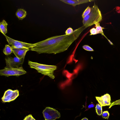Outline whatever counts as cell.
<instances>
[{
	"mask_svg": "<svg viewBox=\"0 0 120 120\" xmlns=\"http://www.w3.org/2000/svg\"><path fill=\"white\" fill-rule=\"evenodd\" d=\"M23 120H36L31 114H29L26 116Z\"/></svg>",
	"mask_w": 120,
	"mask_h": 120,
	"instance_id": "23",
	"label": "cell"
},
{
	"mask_svg": "<svg viewBox=\"0 0 120 120\" xmlns=\"http://www.w3.org/2000/svg\"><path fill=\"white\" fill-rule=\"evenodd\" d=\"M43 113L45 120H55L60 116V113L57 110L49 107H46Z\"/></svg>",
	"mask_w": 120,
	"mask_h": 120,
	"instance_id": "6",
	"label": "cell"
},
{
	"mask_svg": "<svg viewBox=\"0 0 120 120\" xmlns=\"http://www.w3.org/2000/svg\"><path fill=\"white\" fill-rule=\"evenodd\" d=\"M90 34L89 35H94L98 34L96 28H93L91 29L90 30Z\"/></svg>",
	"mask_w": 120,
	"mask_h": 120,
	"instance_id": "19",
	"label": "cell"
},
{
	"mask_svg": "<svg viewBox=\"0 0 120 120\" xmlns=\"http://www.w3.org/2000/svg\"><path fill=\"white\" fill-rule=\"evenodd\" d=\"M81 120H88L86 118H84L82 119Z\"/></svg>",
	"mask_w": 120,
	"mask_h": 120,
	"instance_id": "25",
	"label": "cell"
},
{
	"mask_svg": "<svg viewBox=\"0 0 120 120\" xmlns=\"http://www.w3.org/2000/svg\"><path fill=\"white\" fill-rule=\"evenodd\" d=\"M73 31L71 27H69L66 30L65 33L66 35H69L72 33Z\"/></svg>",
	"mask_w": 120,
	"mask_h": 120,
	"instance_id": "22",
	"label": "cell"
},
{
	"mask_svg": "<svg viewBox=\"0 0 120 120\" xmlns=\"http://www.w3.org/2000/svg\"><path fill=\"white\" fill-rule=\"evenodd\" d=\"M102 19L101 11L95 3L91 8L90 13L83 18V26L86 28L99 22Z\"/></svg>",
	"mask_w": 120,
	"mask_h": 120,
	"instance_id": "2",
	"label": "cell"
},
{
	"mask_svg": "<svg viewBox=\"0 0 120 120\" xmlns=\"http://www.w3.org/2000/svg\"><path fill=\"white\" fill-rule=\"evenodd\" d=\"M96 112L98 115H101L102 113V106L100 104H98L95 107Z\"/></svg>",
	"mask_w": 120,
	"mask_h": 120,
	"instance_id": "16",
	"label": "cell"
},
{
	"mask_svg": "<svg viewBox=\"0 0 120 120\" xmlns=\"http://www.w3.org/2000/svg\"><path fill=\"white\" fill-rule=\"evenodd\" d=\"M82 48L84 49L87 51H94L93 49L88 45H84L82 46Z\"/></svg>",
	"mask_w": 120,
	"mask_h": 120,
	"instance_id": "20",
	"label": "cell"
},
{
	"mask_svg": "<svg viewBox=\"0 0 120 120\" xmlns=\"http://www.w3.org/2000/svg\"><path fill=\"white\" fill-rule=\"evenodd\" d=\"M19 96L18 90H12L9 89L5 91L1 99L4 102H9L15 100Z\"/></svg>",
	"mask_w": 120,
	"mask_h": 120,
	"instance_id": "8",
	"label": "cell"
},
{
	"mask_svg": "<svg viewBox=\"0 0 120 120\" xmlns=\"http://www.w3.org/2000/svg\"><path fill=\"white\" fill-rule=\"evenodd\" d=\"M24 58L20 59L16 57H8L5 58L6 66L4 68H17L22 67Z\"/></svg>",
	"mask_w": 120,
	"mask_h": 120,
	"instance_id": "5",
	"label": "cell"
},
{
	"mask_svg": "<svg viewBox=\"0 0 120 120\" xmlns=\"http://www.w3.org/2000/svg\"><path fill=\"white\" fill-rule=\"evenodd\" d=\"M120 105V99L116 100V101L111 103L109 108H110L112 106L116 105Z\"/></svg>",
	"mask_w": 120,
	"mask_h": 120,
	"instance_id": "21",
	"label": "cell"
},
{
	"mask_svg": "<svg viewBox=\"0 0 120 120\" xmlns=\"http://www.w3.org/2000/svg\"><path fill=\"white\" fill-rule=\"evenodd\" d=\"M8 23L4 19H3L0 23V31L4 35L7 32Z\"/></svg>",
	"mask_w": 120,
	"mask_h": 120,
	"instance_id": "13",
	"label": "cell"
},
{
	"mask_svg": "<svg viewBox=\"0 0 120 120\" xmlns=\"http://www.w3.org/2000/svg\"><path fill=\"white\" fill-rule=\"evenodd\" d=\"M102 117L104 119H108L109 117V114L108 111H104L102 113Z\"/></svg>",
	"mask_w": 120,
	"mask_h": 120,
	"instance_id": "18",
	"label": "cell"
},
{
	"mask_svg": "<svg viewBox=\"0 0 120 120\" xmlns=\"http://www.w3.org/2000/svg\"><path fill=\"white\" fill-rule=\"evenodd\" d=\"M11 47L12 52L16 57L20 59L25 58L26 52L30 49L24 47L18 48L12 46Z\"/></svg>",
	"mask_w": 120,
	"mask_h": 120,
	"instance_id": "9",
	"label": "cell"
},
{
	"mask_svg": "<svg viewBox=\"0 0 120 120\" xmlns=\"http://www.w3.org/2000/svg\"><path fill=\"white\" fill-rule=\"evenodd\" d=\"M11 47L8 45H6L3 50L4 53L6 55L11 54L12 52Z\"/></svg>",
	"mask_w": 120,
	"mask_h": 120,
	"instance_id": "15",
	"label": "cell"
},
{
	"mask_svg": "<svg viewBox=\"0 0 120 120\" xmlns=\"http://www.w3.org/2000/svg\"><path fill=\"white\" fill-rule=\"evenodd\" d=\"M85 29L82 26L75 30L70 34L56 36L49 38L36 43V45L31 48L30 50L39 54H56L63 52L68 49Z\"/></svg>",
	"mask_w": 120,
	"mask_h": 120,
	"instance_id": "1",
	"label": "cell"
},
{
	"mask_svg": "<svg viewBox=\"0 0 120 120\" xmlns=\"http://www.w3.org/2000/svg\"><path fill=\"white\" fill-rule=\"evenodd\" d=\"M15 14L19 20H22L25 18L27 15L26 11L24 9L19 8L18 9Z\"/></svg>",
	"mask_w": 120,
	"mask_h": 120,
	"instance_id": "12",
	"label": "cell"
},
{
	"mask_svg": "<svg viewBox=\"0 0 120 120\" xmlns=\"http://www.w3.org/2000/svg\"><path fill=\"white\" fill-rule=\"evenodd\" d=\"M100 23L99 22L97 23H96L95 24V27L96 28V29L97 30V32L98 33V34L100 33L102 35L104 36L105 38H107V40H108V41H109V42H110V44L111 45H113L112 43V42H111L105 36L103 32V29H105L103 27H101V26H100Z\"/></svg>",
	"mask_w": 120,
	"mask_h": 120,
	"instance_id": "14",
	"label": "cell"
},
{
	"mask_svg": "<svg viewBox=\"0 0 120 120\" xmlns=\"http://www.w3.org/2000/svg\"><path fill=\"white\" fill-rule=\"evenodd\" d=\"M26 73L22 67L17 68H4L0 70V75L7 77L19 76L25 74Z\"/></svg>",
	"mask_w": 120,
	"mask_h": 120,
	"instance_id": "4",
	"label": "cell"
},
{
	"mask_svg": "<svg viewBox=\"0 0 120 120\" xmlns=\"http://www.w3.org/2000/svg\"><path fill=\"white\" fill-rule=\"evenodd\" d=\"M28 64L30 68L35 69L38 72L52 79L55 78L54 72L57 69L56 66L40 64L30 60L28 61Z\"/></svg>",
	"mask_w": 120,
	"mask_h": 120,
	"instance_id": "3",
	"label": "cell"
},
{
	"mask_svg": "<svg viewBox=\"0 0 120 120\" xmlns=\"http://www.w3.org/2000/svg\"><path fill=\"white\" fill-rule=\"evenodd\" d=\"M60 1L74 7L78 5L90 2L93 0H60Z\"/></svg>",
	"mask_w": 120,
	"mask_h": 120,
	"instance_id": "11",
	"label": "cell"
},
{
	"mask_svg": "<svg viewBox=\"0 0 120 120\" xmlns=\"http://www.w3.org/2000/svg\"><path fill=\"white\" fill-rule=\"evenodd\" d=\"M94 104L93 103L91 102V103L88 106L87 109H90L94 107Z\"/></svg>",
	"mask_w": 120,
	"mask_h": 120,
	"instance_id": "24",
	"label": "cell"
},
{
	"mask_svg": "<svg viewBox=\"0 0 120 120\" xmlns=\"http://www.w3.org/2000/svg\"><path fill=\"white\" fill-rule=\"evenodd\" d=\"M95 98L102 107L110 105H111V97L109 94H106L101 97H95Z\"/></svg>",
	"mask_w": 120,
	"mask_h": 120,
	"instance_id": "10",
	"label": "cell"
},
{
	"mask_svg": "<svg viewBox=\"0 0 120 120\" xmlns=\"http://www.w3.org/2000/svg\"><path fill=\"white\" fill-rule=\"evenodd\" d=\"M4 35L8 44L16 47H24L29 48H31L36 45V43L30 44L16 40L6 35Z\"/></svg>",
	"mask_w": 120,
	"mask_h": 120,
	"instance_id": "7",
	"label": "cell"
},
{
	"mask_svg": "<svg viewBox=\"0 0 120 120\" xmlns=\"http://www.w3.org/2000/svg\"><path fill=\"white\" fill-rule=\"evenodd\" d=\"M91 10V8L88 6L83 12L82 15V18H83L89 14Z\"/></svg>",
	"mask_w": 120,
	"mask_h": 120,
	"instance_id": "17",
	"label": "cell"
}]
</instances>
